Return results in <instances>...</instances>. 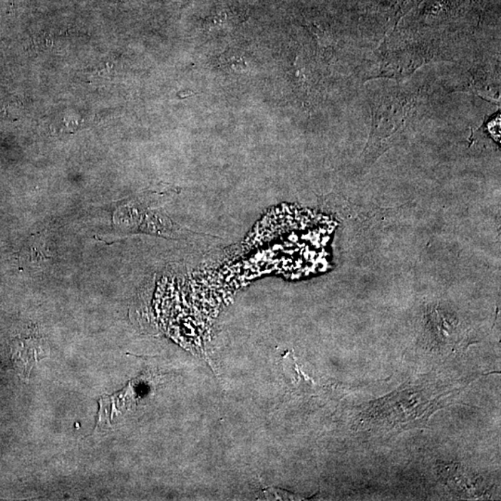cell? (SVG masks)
I'll list each match as a JSON object with an SVG mask.
<instances>
[{
    "label": "cell",
    "mask_w": 501,
    "mask_h": 501,
    "mask_svg": "<svg viewBox=\"0 0 501 501\" xmlns=\"http://www.w3.org/2000/svg\"><path fill=\"white\" fill-rule=\"evenodd\" d=\"M441 480L460 496L477 497L485 493L481 477L459 464H443L438 469Z\"/></svg>",
    "instance_id": "obj_3"
},
{
    "label": "cell",
    "mask_w": 501,
    "mask_h": 501,
    "mask_svg": "<svg viewBox=\"0 0 501 501\" xmlns=\"http://www.w3.org/2000/svg\"><path fill=\"white\" fill-rule=\"evenodd\" d=\"M462 388L448 390L431 386H410L371 402L358 414L356 428L366 431L396 432L424 428L436 410L456 399Z\"/></svg>",
    "instance_id": "obj_1"
},
{
    "label": "cell",
    "mask_w": 501,
    "mask_h": 501,
    "mask_svg": "<svg viewBox=\"0 0 501 501\" xmlns=\"http://www.w3.org/2000/svg\"><path fill=\"white\" fill-rule=\"evenodd\" d=\"M221 66L232 71V72H244L247 67L244 58L237 51H227L219 58Z\"/></svg>",
    "instance_id": "obj_4"
},
{
    "label": "cell",
    "mask_w": 501,
    "mask_h": 501,
    "mask_svg": "<svg viewBox=\"0 0 501 501\" xmlns=\"http://www.w3.org/2000/svg\"><path fill=\"white\" fill-rule=\"evenodd\" d=\"M411 104L403 96L384 97L373 108V130L366 156L377 158L393 144L410 116Z\"/></svg>",
    "instance_id": "obj_2"
}]
</instances>
